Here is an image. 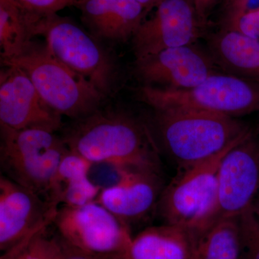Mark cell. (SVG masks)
I'll list each match as a JSON object with an SVG mask.
<instances>
[{
	"label": "cell",
	"mask_w": 259,
	"mask_h": 259,
	"mask_svg": "<svg viewBox=\"0 0 259 259\" xmlns=\"http://www.w3.org/2000/svg\"><path fill=\"white\" fill-rule=\"evenodd\" d=\"M62 139L70 151L91 163L159 171L158 149L149 128L125 112L100 109L74 120Z\"/></svg>",
	"instance_id": "obj_1"
},
{
	"label": "cell",
	"mask_w": 259,
	"mask_h": 259,
	"mask_svg": "<svg viewBox=\"0 0 259 259\" xmlns=\"http://www.w3.org/2000/svg\"><path fill=\"white\" fill-rule=\"evenodd\" d=\"M151 126L156 146L179 169L221 152L252 132L234 117L184 109L153 110Z\"/></svg>",
	"instance_id": "obj_2"
},
{
	"label": "cell",
	"mask_w": 259,
	"mask_h": 259,
	"mask_svg": "<svg viewBox=\"0 0 259 259\" xmlns=\"http://www.w3.org/2000/svg\"><path fill=\"white\" fill-rule=\"evenodd\" d=\"M2 64L25 71L42 100L61 117L83 118L100 110L106 98L93 83L58 60L45 42L32 40L20 55Z\"/></svg>",
	"instance_id": "obj_3"
},
{
	"label": "cell",
	"mask_w": 259,
	"mask_h": 259,
	"mask_svg": "<svg viewBox=\"0 0 259 259\" xmlns=\"http://www.w3.org/2000/svg\"><path fill=\"white\" fill-rule=\"evenodd\" d=\"M252 133L221 152L180 169L162 191L156 204L164 223L182 227L198 236L214 223L220 165L228 151Z\"/></svg>",
	"instance_id": "obj_4"
},
{
	"label": "cell",
	"mask_w": 259,
	"mask_h": 259,
	"mask_svg": "<svg viewBox=\"0 0 259 259\" xmlns=\"http://www.w3.org/2000/svg\"><path fill=\"white\" fill-rule=\"evenodd\" d=\"M0 131L3 175L49 201L58 167L69 150L62 137L45 127H0Z\"/></svg>",
	"instance_id": "obj_5"
},
{
	"label": "cell",
	"mask_w": 259,
	"mask_h": 259,
	"mask_svg": "<svg viewBox=\"0 0 259 259\" xmlns=\"http://www.w3.org/2000/svg\"><path fill=\"white\" fill-rule=\"evenodd\" d=\"M138 96L153 110L184 109L236 118L259 111V83L218 73L193 88L167 90L141 86Z\"/></svg>",
	"instance_id": "obj_6"
},
{
	"label": "cell",
	"mask_w": 259,
	"mask_h": 259,
	"mask_svg": "<svg viewBox=\"0 0 259 259\" xmlns=\"http://www.w3.org/2000/svg\"><path fill=\"white\" fill-rule=\"evenodd\" d=\"M36 36H41L58 60L93 83L105 97L111 95L117 78L115 61L93 35L69 18L58 14L42 17Z\"/></svg>",
	"instance_id": "obj_7"
},
{
	"label": "cell",
	"mask_w": 259,
	"mask_h": 259,
	"mask_svg": "<svg viewBox=\"0 0 259 259\" xmlns=\"http://www.w3.org/2000/svg\"><path fill=\"white\" fill-rule=\"evenodd\" d=\"M53 223L63 241L92 254L120 257L133 239L128 225L97 201L61 206Z\"/></svg>",
	"instance_id": "obj_8"
},
{
	"label": "cell",
	"mask_w": 259,
	"mask_h": 259,
	"mask_svg": "<svg viewBox=\"0 0 259 259\" xmlns=\"http://www.w3.org/2000/svg\"><path fill=\"white\" fill-rule=\"evenodd\" d=\"M259 190V139L253 133L223 158L217 176L214 223L239 217L249 208Z\"/></svg>",
	"instance_id": "obj_9"
},
{
	"label": "cell",
	"mask_w": 259,
	"mask_h": 259,
	"mask_svg": "<svg viewBox=\"0 0 259 259\" xmlns=\"http://www.w3.org/2000/svg\"><path fill=\"white\" fill-rule=\"evenodd\" d=\"M59 207L9 178L0 177V250L7 252L53 223Z\"/></svg>",
	"instance_id": "obj_10"
},
{
	"label": "cell",
	"mask_w": 259,
	"mask_h": 259,
	"mask_svg": "<svg viewBox=\"0 0 259 259\" xmlns=\"http://www.w3.org/2000/svg\"><path fill=\"white\" fill-rule=\"evenodd\" d=\"M209 54L192 45L171 48L135 61V74L144 86L167 90L193 88L217 72Z\"/></svg>",
	"instance_id": "obj_11"
},
{
	"label": "cell",
	"mask_w": 259,
	"mask_h": 259,
	"mask_svg": "<svg viewBox=\"0 0 259 259\" xmlns=\"http://www.w3.org/2000/svg\"><path fill=\"white\" fill-rule=\"evenodd\" d=\"M132 37L136 59L194 44L201 24L189 0H162Z\"/></svg>",
	"instance_id": "obj_12"
},
{
	"label": "cell",
	"mask_w": 259,
	"mask_h": 259,
	"mask_svg": "<svg viewBox=\"0 0 259 259\" xmlns=\"http://www.w3.org/2000/svg\"><path fill=\"white\" fill-rule=\"evenodd\" d=\"M61 117L42 100L25 71L13 65L4 66L0 74V127L57 131L62 126Z\"/></svg>",
	"instance_id": "obj_13"
},
{
	"label": "cell",
	"mask_w": 259,
	"mask_h": 259,
	"mask_svg": "<svg viewBox=\"0 0 259 259\" xmlns=\"http://www.w3.org/2000/svg\"><path fill=\"white\" fill-rule=\"evenodd\" d=\"M74 6L94 36L117 42L132 38L148 14L136 0H76Z\"/></svg>",
	"instance_id": "obj_14"
},
{
	"label": "cell",
	"mask_w": 259,
	"mask_h": 259,
	"mask_svg": "<svg viewBox=\"0 0 259 259\" xmlns=\"http://www.w3.org/2000/svg\"><path fill=\"white\" fill-rule=\"evenodd\" d=\"M158 173L136 170L120 183L102 190L96 201L128 225L156 207L163 191Z\"/></svg>",
	"instance_id": "obj_15"
},
{
	"label": "cell",
	"mask_w": 259,
	"mask_h": 259,
	"mask_svg": "<svg viewBox=\"0 0 259 259\" xmlns=\"http://www.w3.org/2000/svg\"><path fill=\"white\" fill-rule=\"evenodd\" d=\"M197 235L175 225L149 227L133 238L119 259H192Z\"/></svg>",
	"instance_id": "obj_16"
},
{
	"label": "cell",
	"mask_w": 259,
	"mask_h": 259,
	"mask_svg": "<svg viewBox=\"0 0 259 259\" xmlns=\"http://www.w3.org/2000/svg\"><path fill=\"white\" fill-rule=\"evenodd\" d=\"M208 47L225 73L259 83V39L221 29L209 38Z\"/></svg>",
	"instance_id": "obj_17"
},
{
	"label": "cell",
	"mask_w": 259,
	"mask_h": 259,
	"mask_svg": "<svg viewBox=\"0 0 259 259\" xmlns=\"http://www.w3.org/2000/svg\"><path fill=\"white\" fill-rule=\"evenodd\" d=\"M42 16L25 9L15 0H0L1 61L20 55L36 36Z\"/></svg>",
	"instance_id": "obj_18"
},
{
	"label": "cell",
	"mask_w": 259,
	"mask_h": 259,
	"mask_svg": "<svg viewBox=\"0 0 259 259\" xmlns=\"http://www.w3.org/2000/svg\"><path fill=\"white\" fill-rule=\"evenodd\" d=\"M239 217L224 218L197 236L192 259H241Z\"/></svg>",
	"instance_id": "obj_19"
},
{
	"label": "cell",
	"mask_w": 259,
	"mask_h": 259,
	"mask_svg": "<svg viewBox=\"0 0 259 259\" xmlns=\"http://www.w3.org/2000/svg\"><path fill=\"white\" fill-rule=\"evenodd\" d=\"M46 231L47 228L5 252L1 259H62L61 238L48 236Z\"/></svg>",
	"instance_id": "obj_20"
},
{
	"label": "cell",
	"mask_w": 259,
	"mask_h": 259,
	"mask_svg": "<svg viewBox=\"0 0 259 259\" xmlns=\"http://www.w3.org/2000/svg\"><path fill=\"white\" fill-rule=\"evenodd\" d=\"M92 166L93 163L86 158L68 150L56 171L55 178L49 192V202L56 205L55 200L59 191L64 186L90 177Z\"/></svg>",
	"instance_id": "obj_21"
},
{
	"label": "cell",
	"mask_w": 259,
	"mask_h": 259,
	"mask_svg": "<svg viewBox=\"0 0 259 259\" xmlns=\"http://www.w3.org/2000/svg\"><path fill=\"white\" fill-rule=\"evenodd\" d=\"M101 188L90 177L64 186L57 194L58 206H81L96 201Z\"/></svg>",
	"instance_id": "obj_22"
},
{
	"label": "cell",
	"mask_w": 259,
	"mask_h": 259,
	"mask_svg": "<svg viewBox=\"0 0 259 259\" xmlns=\"http://www.w3.org/2000/svg\"><path fill=\"white\" fill-rule=\"evenodd\" d=\"M243 259H259V219L251 206L239 216Z\"/></svg>",
	"instance_id": "obj_23"
},
{
	"label": "cell",
	"mask_w": 259,
	"mask_h": 259,
	"mask_svg": "<svg viewBox=\"0 0 259 259\" xmlns=\"http://www.w3.org/2000/svg\"><path fill=\"white\" fill-rule=\"evenodd\" d=\"M222 29L259 39V11L223 20Z\"/></svg>",
	"instance_id": "obj_24"
},
{
	"label": "cell",
	"mask_w": 259,
	"mask_h": 259,
	"mask_svg": "<svg viewBox=\"0 0 259 259\" xmlns=\"http://www.w3.org/2000/svg\"><path fill=\"white\" fill-rule=\"evenodd\" d=\"M25 9L39 16L58 14L59 11L74 6L76 0H15Z\"/></svg>",
	"instance_id": "obj_25"
},
{
	"label": "cell",
	"mask_w": 259,
	"mask_h": 259,
	"mask_svg": "<svg viewBox=\"0 0 259 259\" xmlns=\"http://www.w3.org/2000/svg\"><path fill=\"white\" fill-rule=\"evenodd\" d=\"M259 11V0H228L223 20Z\"/></svg>",
	"instance_id": "obj_26"
},
{
	"label": "cell",
	"mask_w": 259,
	"mask_h": 259,
	"mask_svg": "<svg viewBox=\"0 0 259 259\" xmlns=\"http://www.w3.org/2000/svg\"><path fill=\"white\" fill-rule=\"evenodd\" d=\"M61 241L63 246L62 259H118L117 257L102 256L87 253L68 244L61 238Z\"/></svg>",
	"instance_id": "obj_27"
},
{
	"label": "cell",
	"mask_w": 259,
	"mask_h": 259,
	"mask_svg": "<svg viewBox=\"0 0 259 259\" xmlns=\"http://www.w3.org/2000/svg\"><path fill=\"white\" fill-rule=\"evenodd\" d=\"M218 0H203L202 5H201L200 9H199L198 13H197V16H198L199 21L201 24H203L207 18V14L209 13L212 7L215 5Z\"/></svg>",
	"instance_id": "obj_28"
},
{
	"label": "cell",
	"mask_w": 259,
	"mask_h": 259,
	"mask_svg": "<svg viewBox=\"0 0 259 259\" xmlns=\"http://www.w3.org/2000/svg\"><path fill=\"white\" fill-rule=\"evenodd\" d=\"M251 208L253 209L255 216L259 219V190L254 199H253V203L251 204Z\"/></svg>",
	"instance_id": "obj_29"
},
{
	"label": "cell",
	"mask_w": 259,
	"mask_h": 259,
	"mask_svg": "<svg viewBox=\"0 0 259 259\" xmlns=\"http://www.w3.org/2000/svg\"><path fill=\"white\" fill-rule=\"evenodd\" d=\"M189 1L193 5L194 9L196 10V13L197 14L199 9H200V7L203 0H189Z\"/></svg>",
	"instance_id": "obj_30"
},
{
	"label": "cell",
	"mask_w": 259,
	"mask_h": 259,
	"mask_svg": "<svg viewBox=\"0 0 259 259\" xmlns=\"http://www.w3.org/2000/svg\"><path fill=\"white\" fill-rule=\"evenodd\" d=\"M241 259H243V258H241Z\"/></svg>",
	"instance_id": "obj_31"
}]
</instances>
